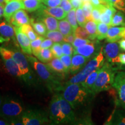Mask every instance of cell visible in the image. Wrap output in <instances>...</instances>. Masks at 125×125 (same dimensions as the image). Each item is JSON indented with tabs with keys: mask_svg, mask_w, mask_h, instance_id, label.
Instances as JSON below:
<instances>
[{
	"mask_svg": "<svg viewBox=\"0 0 125 125\" xmlns=\"http://www.w3.org/2000/svg\"><path fill=\"white\" fill-rule=\"evenodd\" d=\"M93 94L87 90L81 83L66 84L62 96L71 104L73 109L86 103Z\"/></svg>",
	"mask_w": 125,
	"mask_h": 125,
	"instance_id": "6da1fadb",
	"label": "cell"
},
{
	"mask_svg": "<svg viewBox=\"0 0 125 125\" xmlns=\"http://www.w3.org/2000/svg\"><path fill=\"white\" fill-rule=\"evenodd\" d=\"M117 69L112 66L110 62H104L100 69L96 82L93 87V92L96 94L100 92L110 89L114 82Z\"/></svg>",
	"mask_w": 125,
	"mask_h": 125,
	"instance_id": "7a4b0ae2",
	"label": "cell"
},
{
	"mask_svg": "<svg viewBox=\"0 0 125 125\" xmlns=\"http://www.w3.org/2000/svg\"><path fill=\"white\" fill-rule=\"evenodd\" d=\"M104 55L103 52V48H101L100 52L95 56L93 59L87 62L79 73L71 78L66 84L80 83L83 82L92 73L97 69L100 68L104 64Z\"/></svg>",
	"mask_w": 125,
	"mask_h": 125,
	"instance_id": "3957f363",
	"label": "cell"
},
{
	"mask_svg": "<svg viewBox=\"0 0 125 125\" xmlns=\"http://www.w3.org/2000/svg\"><path fill=\"white\" fill-rule=\"evenodd\" d=\"M23 111L21 104L17 101L7 98L2 103L0 116L5 119H13L17 118Z\"/></svg>",
	"mask_w": 125,
	"mask_h": 125,
	"instance_id": "277c9868",
	"label": "cell"
},
{
	"mask_svg": "<svg viewBox=\"0 0 125 125\" xmlns=\"http://www.w3.org/2000/svg\"><path fill=\"white\" fill-rule=\"evenodd\" d=\"M0 54L4 61L6 69L9 74L15 77L22 78L19 67L12 57L10 50L0 46Z\"/></svg>",
	"mask_w": 125,
	"mask_h": 125,
	"instance_id": "5b68a950",
	"label": "cell"
},
{
	"mask_svg": "<svg viewBox=\"0 0 125 125\" xmlns=\"http://www.w3.org/2000/svg\"><path fill=\"white\" fill-rule=\"evenodd\" d=\"M112 87L117 93V104L125 109V71L116 73Z\"/></svg>",
	"mask_w": 125,
	"mask_h": 125,
	"instance_id": "8992f818",
	"label": "cell"
},
{
	"mask_svg": "<svg viewBox=\"0 0 125 125\" xmlns=\"http://www.w3.org/2000/svg\"><path fill=\"white\" fill-rule=\"evenodd\" d=\"M21 119L24 125H40L49 122L44 113L36 110H30L24 112Z\"/></svg>",
	"mask_w": 125,
	"mask_h": 125,
	"instance_id": "52a82bcc",
	"label": "cell"
},
{
	"mask_svg": "<svg viewBox=\"0 0 125 125\" xmlns=\"http://www.w3.org/2000/svg\"><path fill=\"white\" fill-rule=\"evenodd\" d=\"M50 118L54 124L65 123V117L61 110L59 94L53 96L50 104Z\"/></svg>",
	"mask_w": 125,
	"mask_h": 125,
	"instance_id": "ba28073f",
	"label": "cell"
},
{
	"mask_svg": "<svg viewBox=\"0 0 125 125\" xmlns=\"http://www.w3.org/2000/svg\"><path fill=\"white\" fill-rule=\"evenodd\" d=\"M12 57L17 62L22 74V78L26 81L29 80L31 77L29 64L27 58L23 53L16 50H10Z\"/></svg>",
	"mask_w": 125,
	"mask_h": 125,
	"instance_id": "9c48e42d",
	"label": "cell"
},
{
	"mask_svg": "<svg viewBox=\"0 0 125 125\" xmlns=\"http://www.w3.org/2000/svg\"><path fill=\"white\" fill-rule=\"evenodd\" d=\"M29 58L30 61H31V62H32L34 68L41 79L47 82H55L54 76L51 73L52 70L48 67V65L44 64L42 62H39L33 57H29Z\"/></svg>",
	"mask_w": 125,
	"mask_h": 125,
	"instance_id": "30bf717a",
	"label": "cell"
},
{
	"mask_svg": "<svg viewBox=\"0 0 125 125\" xmlns=\"http://www.w3.org/2000/svg\"><path fill=\"white\" fill-rule=\"evenodd\" d=\"M38 13L40 18L44 16H51L59 20L64 19L67 14L61 7H46L43 5L38 9Z\"/></svg>",
	"mask_w": 125,
	"mask_h": 125,
	"instance_id": "8fae6325",
	"label": "cell"
},
{
	"mask_svg": "<svg viewBox=\"0 0 125 125\" xmlns=\"http://www.w3.org/2000/svg\"><path fill=\"white\" fill-rule=\"evenodd\" d=\"M21 9H24L23 0H10L7 3L4 7V16L5 19L9 22L12 16Z\"/></svg>",
	"mask_w": 125,
	"mask_h": 125,
	"instance_id": "7c38bea8",
	"label": "cell"
},
{
	"mask_svg": "<svg viewBox=\"0 0 125 125\" xmlns=\"http://www.w3.org/2000/svg\"><path fill=\"white\" fill-rule=\"evenodd\" d=\"M15 31V35L16 37L18 42L19 44L20 48H21L22 51L26 53L31 54L32 53V50L31 48L30 40L29 37L23 33L22 31L20 30L19 27H14Z\"/></svg>",
	"mask_w": 125,
	"mask_h": 125,
	"instance_id": "4fadbf2b",
	"label": "cell"
},
{
	"mask_svg": "<svg viewBox=\"0 0 125 125\" xmlns=\"http://www.w3.org/2000/svg\"><path fill=\"white\" fill-rule=\"evenodd\" d=\"M98 48L96 42L91 41L82 46L74 48V54H79L85 56L88 59H90L94 55H97Z\"/></svg>",
	"mask_w": 125,
	"mask_h": 125,
	"instance_id": "5bb4252c",
	"label": "cell"
},
{
	"mask_svg": "<svg viewBox=\"0 0 125 125\" xmlns=\"http://www.w3.org/2000/svg\"><path fill=\"white\" fill-rule=\"evenodd\" d=\"M59 97L60 100L61 110L64 115L65 123L74 122L75 121V116L73 110V108L63 96L59 94Z\"/></svg>",
	"mask_w": 125,
	"mask_h": 125,
	"instance_id": "9a60e30c",
	"label": "cell"
},
{
	"mask_svg": "<svg viewBox=\"0 0 125 125\" xmlns=\"http://www.w3.org/2000/svg\"><path fill=\"white\" fill-rule=\"evenodd\" d=\"M9 23L16 27H20L24 24H30V19L25 10L21 9L12 16Z\"/></svg>",
	"mask_w": 125,
	"mask_h": 125,
	"instance_id": "2e32d148",
	"label": "cell"
},
{
	"mask_svg": "<svg viewBox=\"0 0 125 125\" xmlns=\"http://www.w3.org/2000/svg\"><path fill=\"white\" fill-rule=\"evenodd\" d=\"M120 47L118 43L109 42L104 46L103 49V53L108 62L111 63L114 59L116 58L119 54Z\"/></svg>",
	"mask_w": 125,
	"mask_h": 125,
	"instance_id": "e0dca14e",
	"label": "cell"
},
{
	"mask_svg": "<svg viewBox=\"0 0 125 125\" xmlns=\"http://www.w3.org/2000/svg\"><path fill=\"white\" fill-rule=\"evenodd\" d=\"M89 59L79 54H74L71 61V67L70 72L72 74H77L86 64Z\"/></svg>",
	"mask_w": 125,
	"mask_h": 125,
	"instance_id": "ac0fdd59",
	"label": "cell"
},
{
	"mask_svg": "<svg viewBox=\"0 0 125 125\" xmlns=\"http://www.w3.org/2000/svg\"><path fill=\"white\" fill-rule=\"evenodd\" d=\"M15 34L14 27L5 21L0 23V43L7 42Z\"/></svg>",
	"mask_w": 125,
	"mask_h": 125,
	"instance_id": "d6986e66",
	"label": "cell"
},
{
	"mask_svg": "<svg viewBox=\"0 0 125 125\" xmlns=\"http://www.w3.org/2000/svg\"><path fill=\"white\" fill-rule=\"evenodd\" d=\"M125 27L110 26L107 35V41L108 42H115L122 38V33Z\"/></svg>",
	"mask_w": 125,
	"mask_h": 125,
	"instance_id": "ffe728a7",
	"label": "cell"
},
{
	"mask_svg": "<svg viewBox=\"0 0 125 125\" xmlns=\"http://www.w3.org/2000/svg\"><path fill=\"white\" fill-rule=\"evenodd\" d=\"M100 69V68H98V69H97L96 70H95V71H94L93 73H92L89 75L87 76L86 79L83 82L81 83L83 86L93 94V87L94 85L95 82H96L97 77L98 74V73H99Z\"/></svg>",
	"mask_w": 125,
	"mask_h": 125,
	"instance_id": "44dd1931",
	"label": "cell"
},
{
	"mask_svg": "<svg viewBox=\"0 0 125 125\" xmlns=\"http://www.w3.org/2000/svg\"><path fill=\"white\" fill-rule=\"evenodd\" d=\"M40 20L44 23L48 31H55L59 29V23L57 19L51 16L40 17Z\"/></svg>",
	"mask_w": 125,
	"mask_h": 125,
	"instance_id": "7402d4cb",
	"label": "cell"
},
{
	"mask_svg": "<svg viewBox=\"0 0 125 125\" xmlns=\"http://www.w3.org/2000/svg\"><path fill=\"white\" fill-rule=\"evenodd\" d=\"M52 71L56 73H64L65 70L63 64L59 57H54L46 64Z\"/></svg>",
	"mask_w": 125,
	"mask_h": 125,
	"instance_id": "603a6c76",
	"label": "cell"
},
{
	"mask_svg": "<svg viewBox=\"0 0 125 125\" xmlns=\"http://www.w3.org/2000/svg\"><path fill=\"white\" fill-rule=\"evenodd\" d=\"M24 9L29 12H34L38 10L42 6V0H23Z\"/></svg>",
	"mask_w": 125,
	"mask_h": 125,
	"instance_id": "cb8c5ba5",
	"label": "cell"
},
{
	"mask_svg": "<svg viewBox=\"0 0 125 125\" xmlns=\"http://www.w3.org/2000/svg\"><path fill=\"white\" fill-rule=\"evenodd\" d=\"M84 27L85 28L87 32L89 34L90 40L93 41L97 38V23L93 21V20H87Z\"/></svg>",
	"mask_w": 125,
	"mask_h": 125,
	"instance_id": "d4e9b609",
	"label": "cell"
},
{
	"mask_svg": "<svg viewBox=\"0 0 125 125\" xmlns=\"http://www.w3.org/2000/svg\"><path fill=\"white\" fill-rule=\"evenodd\" d=\"M59 30L62 34V35L64 36L74 32V30H73L69 21L66 19H64L59 21Z\"/></svg>",
	"mask_w": 125,
	"mask_h": 125,
	"instance_id": "484cf974",
	"label": "cell"
},
{
	"mask_svg": "<svg viewBox=\"0 0 125 125\" xmlns=\"http://www.w3.org/2000/svg\"><path fill=\"white\" fill-rule=\"evenodd\" d=\"M109 27H110V26L105 24V23L102 22L97 23V38L98 40H103L106 38Z\"/></svg>",
	"mask_w": 125,
	"mask_h": 125,
	"instance_id": "4316f807",
	"label": "cell"
},
{
	"mask_svg": "<svg viewBox=\"0 0 125 125\" xmlns=\"http://www.w3.org/2000/svg\"><path fill=\"white\" fill-rule=\"evenodd\" d=\"M123 26L125 27V15L123 12H116L112 19L111 26Z\"/></svg>",
	"mask_w": 125,
	"mask_h": 125,
	"instance_id": "83f0119b",
	"label": "cell"
},
{
	"mask_svg": "<svg viewBox=\"0 0 125 125\" xmlns=\"http://www.w3.org/2000/svg\"><path fill=\"white\" fill-rule=\"evenodd\" d=\"M39 60L43 62H48L54 57L53 54L49 48L41 49L37 56Z\"/></svg>",
	"mask_w": 125,
	"mask_h": 125,
	"instance_id": "f1b7e54d",
	"label": "cell"
},
{
	"mask_svg": "<svg viewBox=\"0 0 125 125\" xmlns=\"http://www.w3.org/2000/svg\"><path fill=\"white\" fill-rule=\"evenodd\" d=\"M19 28L21 31H22L23 33H24L29 37L31 41L35 40L38 37V35H37L36 32H35V31H34V30L32 29V27L30 24H24L20 26Z\"/></svg>",
	"mask_w": 125,
	"mask_h": 125,
	"instance_id": "f546056e",
	"label": "cell"
},
{
	"mask_svg": "<svg viewBox=\"0 0 125 125\" xmlns=\"http://www.w3.org/2000/svg\"><path fill=\"white\" fill-rule=\"evenodd\" d=\"M30 24L33 26L34 30L41 35L45 36L47 32V28L42 21H37L34 22V20L30 19Z\"/></svg>",
	"mask_w": 125,
	"mask_h": 125,
	"instance_id": "4dcf8cb0",
	"label": "cell"
},
{
	"mask_svg": "<svg viewBox=\"0 0 125 125\" xmlns=\"http://www.w3.org/2000/svg\"><path fill=\"white\" fill-rule=\"evenodd\" d=\"M44 40L43 37L38 36L35 40L32 41L31 42V48L32 50V53L35 55L36 57L38 56L39 53L41 51V45Z\"/></svg>",
	"mask_w": 125,
	"mask_h": 125,
	"instance_id": "1f68e13d",
	"label": "cell"
},
{
	"mask_svg": "<svg viewBox=\"0 0 125 125\" xmlns=\"http://www.w3.org/2000/svg\"><path fill=\"white\" fill-rule=\"evenodd\" d=\"M45 36L54 42H62L63 41V35L60 31H49L46 32Z\"/></svg>",
	"mask_w": 125,
	"mask_h": 125,
	"instance_id": "d6a6232c",
	"label": "cell"
},
{
	"mask_svg": "<svg viewBox=\"0 0 125 125\" xmlns=\"http://www.w3.org/2000/svg\"><path fill=\"white\" fill-rule=\"evenodd\" d=\"M82 8L87 20H92V12L93 9V5H92L90 1L88 2H83L82 6Z\"/></svg>",
	"mask_w": 125,
	"mask_h": 125,
	"instance_id": "836d02e7",
	"label": "cell"
},
{
	"mask_svg": "<svg viewBox=\"0 0 125 125\" xmlns=\"http://www.w3.org/2000/svg\"><path fill=\"white\" fill-rule=\"evenodd\" d=\"M75 12L76 9L73 8L70 11L67 13L66 16L67 20L69 21L74 31H75V30L78 27V23L77 22V20H76Z\"/></svg>",
	"mask_w": 125,
	"mask_h": 125,
	"instance_id": "e575fe53",
	"label": "cell"
},
{
	"mask_svg": "<svg viewBox=\"0 0 125 125\" xmlns=\"http://www.w3.org/2000/svg\"><path fill=\"white\" fill-rule=\"evenodd\" d=\"M75 14L76 20H77L78 24L81 27H85V24L86 23L87 20L84 15L82 7L76 9Z\"/></svg>",
	"mask_w": 125,
	"mask_h": 125,
	"instance_id": "d590c367",
	"label": "cell"
},
{
	"mask_svg": "<svg viewBox=\"0 0 125 125\" xmlns=\"http://www.w3.org/2000/svg\"><path fill=\"white\" fill-rule=\"evenodd\" d=\"M74 34L76 37L82 39L90 40L89 34L86 30L83 27H78L74 31Z\"/></svg>",
	"mask_w": 125,
	"mask_h": 125,
	"instance_id": "8d00e7d4",
	"label": "cell"
},
{
	"mask_svg": "<svg viewBox=\"0 0 125 125\" xmlns=\"http://www.w3.org/2000/svg\"><path fill=\"white\" fill-rule=\"evenodd\" d=\"M110 124L125 125V117L121 114L115 113L112 118L109 119Z\"/></svg>",
	"mask_w": 125,
	"mask_h": 125,
	"instance_id": "74e56055",
	"label": "cell"
},
{
	"mask_svg": "<svg viewBox=\"0 0 125 125\" xmlns=\"http://www.w3.org/2000/svg\"><path fill=\"white\" fill-rule=\"evenodd\" d=\"M60 60L62 61V63L63 64L64 66L65 73H68L70 71V68L71 67V61L72 57L70 55H65L63 54L60 57Z\"/></svg>",
	"mask_w": 125,
	"mask_h": 125,
	"instance_id": "f35d334b",
	"label": "cell"
},
{
	"mask_svg": "<svg viewBox=\"0 0 125 125\" xmlns=\"http://www.w3.org/2000/svg\"><path fill=\"white\" fill-rule=\"evenodd\" d=\"M51 51L52 52L53 54L54 57H60L62 54V43L60 42H55L53 43L52 46L51 47Z\"/></svg>",
	"mask_w": 125,
	"mask_h": 125,
	"instance_id": "ab89813d",
	"label": "cell"
},
{
	"mask_svg": "<svg viewBox=\"0 0 125 125\" xmlns=\"http://www.w3.org/2000/svg\"><path fill=\"white\" fill-rule=\"evenodd\" d=\"M62 43V54H65V55H70L72 56L73 54H74V48L71 43L65 42H61Z\"/></svg>",
	"mask_w": 125,
	"mask_h": 125,
	"instance_id": "60d3db41",
	"label": "cell"
},
{
	"mask_svg": "<svg viewBox=\"0 0 125 125\" xmlns=\"http://www.w3.org/2000/svg\"><path fill=\"white\" fill-rule=\"evenodd\" d=\"M115 8L125 13V0H111Z\"/></svg>",
	"mask_w": 125,
	"mask_h": 125,
	"instance_id": "b9f144b4",
	"label": "cell"
},
{
	"mask_svg": "<svg viewBox=\"0 0 125 125\" xmlns=\"http://www.w3.org/2000/svg\"><path fill=\"white\" fill-rule=\"evenodd\" d=\"M91 41L89 40H86V39H82L76 37L73 43V46L74 48H78V47L82 46L83 45H85L87 43H89Z\"/></svg>",
	"mask_w": 125,
	"mask_h": 125,
	"instance_id": "7bdbcfd3",
	"label": "cell"
},
{
	"mask_svg": "<svg viewBox=\"0 0 125 125\" xmlns=\"http://www.w3.org/2000/svg\"><path fill=\"white\" fill-rule=\"evenodd\" d=\"M101 11L97 7H93V9L92 12V18L93 21L97 23L100 22Z\"/></svg>",
	"mask_w": 125,
	"mask_h": 125,
	"instance_id": "ee69618b",
	"label": "cell"
},
{
	"mask_svg": "<svg viewBox=\"0 0 125 125\" xmlns=\"http://www.w3.org/2000/svg\"><path fill=\"white\" fill-rule=\"evenodd\" d=\"M60 5L67 13L73 8L70 0H62Z\"/></svg>",
	"mask_w": 125,
	"mask_h": 125,
	"instance_id": "f6af8a7d",
	"label": "cell"
},
{
	"mask_svg": "<svg viewBox=\"0 0 125 125\" xmlns=\"http://www.w3.org/2000/svg\"><path fill=\"white\" fill-rule=\"evenodd\" d=\"M62 0H42V2L48 7H58Z\"/></svg>",
	"mask_w": 125,
	"mask_h": 125,
	"instance_id": "bcb514c9",
	"label": "cell"
},
{
	"mask_svg": "<svg viewBox=\"0 0 125 125\" xmlns=\"http://www.w3.org/2000/svg\"><path fill=\"white\" fill-rule=\"evenodd\" d=\"M116 63H121L122 65H125V53H119L118 57L111 62L112 65Z\"/></svg>",
	"mask_w": 125,
	"mask_h": 125,
	"instance_id": "7dc6e473",
	"label": "cell"
},
{
	"mask_svg": "<svg viewBox=\"0 0 125 125\" xmlns=\"http://www.w3.org/2000/svg\"><path fill=\"white\" fill-rule=\"evenodd\" d=\"M53 42L49 38L43 40L42 42L41 43V49L51 48V47L52 46L53 44Z\"/></svg>",
	"mask_w": 125,
	"mask_h": 125,
	"instance_id": "c3c4849f",
	"label": "cell"
},
{
	"mask_svg": "<svg viewBox=\"0 0 125 125\" xmlns=\"http://www.w3.org/2000/svg\"><path fill=\"white\" fill-rule=\"evenodd\" d=\"M76 37L75 35L74 32H73V33H71L68 35H65L64 37L63 41L65 42H68L70 43H71L73 44V42L74 41Z\"/></svg>",
	"mask_w": 125,
	"mask_h": 125,
	"instance_id": "681fc988",
	"label": "cell"
},
{
	"mask_svg": "<svg viewBox=\"0 0 125 125\" xmlns=\"http://www.w3.org/2000/svg\"><path fill=\"white\" fill-rule=\"evenodd\" d=\"M70 1L71 2L72 6H73V8L76 9L82 7L83 4V0H70Z\"/></svg>",
	"mask_w": 125,
	"mask_h": 125,
	"instance_id": "f907efd6",
	"label": "cell"
},
{
	"mask_svg": "<svg viewBox=\"0 0 125 125\" xmlns=\"http://www.w3.org/2000/svg\"><path fill=\"white\" fill-rule=\"evenodd\" d=\"M118 44L119 45L120 48L123 51H125V39L118 41Z\"/></svg>",
	"mask_w": 125,
	"mask_h": 125,
	"instance_id": "816d5d0a",
	"label": "cell"
},
{
	"mask_svg": "<svg viewBox=\"0 0 125 125\" xmlns=\"http://www.w3.org/2000/svg\"><path fill=\"white\" fill-rule=\"evenodd\" d=\"M4 4H0V18L4 16Z\"/></svg>",
	"mask_w": 125,
	"mask_h": 125,
	"instance_id": "f5cc1de1",
	"label": "cell"
},
{
	"mask_svg": "<svg viewBox=\"0 0 125 125\" xmlns=\"http://www.w3.org/2000/svg\"><path fill=\"white\" fill-rule=\"evenodd\" d=\"M9 123H8L7 122H6L4 120H1L0 119V125H9Z\"/></svg>",
	"mask_w": 125,
	"mask_h": 125,
	"instance_id": "db71d44e",
	"label": "cell"
},
{
	"mask_svg": "<svg viewBox=\"0 0 125 125\" xmlns=\"http://www.w3.org/2000/svg\"><path fill=\"white\" fill-rule=\"evenodd\" d=\"M122 38L125 39V27L122 31Z\"/></svg>",
	"mask_w": 125,
	"mask_h": 125,
	"instance_id": "11a10c76",
	"label": "cell"
},
{
	"mask_svg": "<svg viewBox=\"0 0 125 125\" xmlns=\"http://www.w3.org/2000/svg\"><path fill=\"white\" fill-rule=\"evenodd\" d=\"M104 1H105L106 2H107L108 4L109 5H112V2H111V0H104ZM112 6H113V5H112Z\"/></svg>",
	"mask_w": 125,
	"mask_h": 125,
	"instance_id": "9f6ffc18",
	"label": "cell"
},
{
	"mask_svg": "<svg viewBox=\"0 0 125 125\" xmlns=\"http://www.w3.org/2000/svg\"><path fill=\"white\" fill-rule=\"evenodd\" d=\"M2 99L1 96H0V109H1V105H2Z\"/></svg>",
	"mask_w": 125,
	"mask_h": 125,
	"instance_id": "6f0895ef",
	"label": "cell"
},
{
	"mask_svg": "<svg viewBox=\"0 0 125 125\" xmlns=\"http://www.w3.org/2000/svg\"><path fill=\"white\" fill-rule=\"evenodd\" d=\"M4 2H5L4 0H0V4H4Z\"/></svg>",
	"mask_w": 125,
	"mask_h": 125,
	"instance_id": "680465c9",
	"label": "cell"
},
{
	"mask_svg": "<svg viewBox=\"0 0 125 125\" xmlns=\"http://www.w3.org/2000/svg\"><path fill=\"white\" fill-rule=\"evenodd\" d=\"M4 1H5V3H6V4H7V2H9V1H10V0H4Z\"/></svg>",
	"mask_w": 125,
	"mask_h": 125,
	"instance_id": "91938a15",
	"label": "cell"
},
{
	"mask_svg": "<svg viewBox=\"0 0 125 125\" xmlns=\"http://www.w3.org/2000/svg\"><path fill=\"white\" fill-rule=\"evenodd\" d=\"M83 2H88V1H90L91 0H83Z\"/></svg>",
	"mask_w": 125,
	"mask_h": 125,
	"instance_id": "94428289",
	"label": "cell"
}]
</instances>
